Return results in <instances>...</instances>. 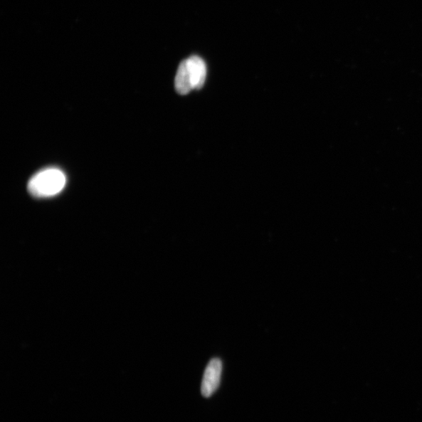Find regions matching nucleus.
Listing matches in <instances>:
<instances>
[{"instance_id":"nucleus-2","label":"nucleus","mask_w":422,"mask_h":422,"mask_svg":"<svg viewBox=\"0 0 422 422\" xmlns=\"http://www.w3.org/2000/svg\"><path fill=\"white\" fill-rule=\"evenodd\" d=\"M65 173L58 169H47L38 172L28 182L31 195L38 198L59 194L66 185Z\"/></svg>"},{"instance_id":"nucleus-1","label":"nucleus","mask_w":422,"mask_h":422,"mask_svg":"<svg viewBox=\"0 0 422 422\" xmlns=\"http://www.w3.org/2000/svg\"><path fill=\"white\" fill-rule=\"evenodd\" d=\"M206 78V66L202 58L193 56L180 63L175 89L181 95H186L194 90H201Z\"/></svg>"},{"instance_id":"nucleus-3","label":"nucleus","mask_w":422,"mask_h":422,"mask_svg":"<svg viewBox=\"0 0 422 422\" xmlns=\"http://www.w3.org/2000/svg\"><path fill=\"white\" fill-rule=\"evenodd\" d=\"M222 362L219 358H213L205 369L201 385L202 395L211 397L219 387L221 373Z\"/></svg>"}]
</instances>
